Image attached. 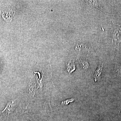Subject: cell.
Masks as SVG:
<instances>
[{
    "label": "cell",
    "instance_id": "cell-1",
    "mask_svg": "<svg viewBox=\"0 0 121 121\" xmlns=\"http://www.w3.org/2000/svg\"><path fill=\"white\" fill-rule=\"evenodd\" d=\"M114 29L112 33L113 42L115 47L119 46L121 43V25H117L113 23Z\"/></svg>",
    "mask_w": 121,
    "mask_h": 121
},
{
    "label": "cell",
    "instance_id": "cell-2",
    "mask_svg": "<svg viewBox=\"0 0 121 121\" xmlns=\"http://www.w3.org/2000/svg\"><path fill=\"white\" fill-rule=\"evenodd\" d=\"M16 105V102L15 101L11 99L8 103V104H7V105L6 106L5 108L4 109L2 112H0V113L1 114L2 113L6 111H7V112L9 114V113H11V112L13 111L14 108H15V106Z\"/></svg>",
    "mask_w": 121,
    "mask_h": 121
},
{
    "label": "cell",
    "instance_id": "cell-3",
    "mask_svg": "<svg viewBox=\"0 0 121 121\" xmlns=\"http://www.w3.org/2000/svg\"><path fill=\"white\" fill-rule=\"evenodd\" d=\"M103 66V64L102 63H100V64L99 66L98 69L95 71L94 75L93 76V78H94L95 82L99 81L101 79V75L102 74Z\"/></svg>",
    "mask_w": 121,
    "mask_h": 121
},
{
    "label": "cell",
    "instance_id": "cell-4",
    "mask_svg": "<svg viewBox=\"0 0 121 121\" xmlns=\"http://www.w3.org/2000/svg\"><path fill=\"white\" fill-rule=\"evenodd\" d=\"M10 11H5L4 13H3L2 14V16L5 20L7 21H10L12 20L13 13V12H10Z\"/></svg>",
    "mask_w": 121,
    "mask_h": 121
},
{
    "label": "cell",
    "instance_id": "cell-5",
    "mask_svg": "<svg viewBox=\"0 0 121 121\" xmlns=\"http://www.w3.org/2000/svg\"><path fill=\"white\" fill-rule=\"evenodd\" d=\"M87 4L95 8H97L101 11L103 12L101 10V9L100 8V5L98 2V1L96 0H86V1Z\"/></svg>",
    "mask_w": 121,
    "mask_h": 121
},
{
    "label": "cell",
    "instance_id": "cell-6",
    "mask_svg": "<svg viewBox=\"0 0 121 121\" xmlns=\"http://www.w3.org/2000/svg\"><path fill=\"white\" fill-rule=\"evenodd\" d=\"M75 49L76 51L80 52H86L88 51V48L83 44H78L76 46Z\"/></svg>",
    "mask_w": 121,
    "mask_h": 121
},
{
    "label": "cell",
    "instance_id": "cell-7",
    "mask_svg": "<svg viewBox=\"0 0 121 121\" xmlns=\"http://www.w3.org/2000/svg\"><path fill=\"white\" fill-rule=\"evenodd\" d=\"M75 69V65L73 61H70L67 65V70L69 73H71Z\"/></svg>",
    "mask_w": 121,
    "mask_h": 121
},
{
    "label": "cell",
    "instance_id": "cell-8",
    "mask_svg": "<svg viewBox=\"0 0 121 121\" xmlns=\"http://www.w3.org/2000/svg\"><path fill=\"white\" fill-rule=\"evenodd\" d=\"M80 64L83 68L84 69H87L89 67V64L86 60L84 59L81 60L80 61Z\"/></svg>",
    "mask_w": 121,
    "mask_h": 121
},
{
    "label": "cell",
    "instance_id": "cell-9",
    "mask_svg": "<svg viewBox=\"0 0 121 121\" xmlns=\"http://www.w3.org/2000/svg\"><path fill=\"white\" fill-rule=\"evenodd\" d=\"M76 98H71L70 99H66V100H65V101H63L61 102V104L63 105H67L69 104L70 103H71L72 102H74V101L76 100Z\"/></svg>",
    "mask_w": 121,
    "mask_h": 121
},
{
    "label": "cell",
    "instance_id": "cell-10",
    "mask_svg": "<svg viewBox=\"0 0 121 121\" xmlns=\"http://www.w3.org/2000/svg\"><path fill=\"white\" fill-rule=\"evenodd\" d=\"M116 107V111L119 113H121V105L117 106Z\"/></svg>",
    "mask_w": 121,
    "mask_h": 121
}]
</instances>
